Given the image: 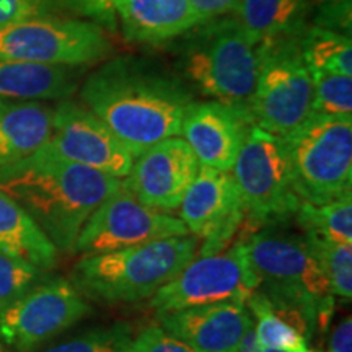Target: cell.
Segmentation results:
<instances>
[{
	"mask_svg": "<svg viewBox=\"0 0 352 352\" xmlns=\"http://www.w3.org/2000/svg\"><path fill=\"white\" fill-rule=\"evenodd\" d=\"M82 100L134 158L178 138L184 113L195 103L182 80L132 57H118L95 70L83 83Z\"/></svg>",
	"mask_w": 352,
	"mask_h": 352,
	"instance_id": "obj_1",
	"label": "cell"
},
{
	"mask_svg": "<svg viewBox=\"0 0 352 352\" xmlns=\"http://www.w3.org/2000/svg\"><path fill=\"white\" fill-rule=\"evenodd\" d=\"M121 183L56 155L46 145L0 173V191L28 212L57 252H72L87 219Z\"/></svg>",
	"mask_w": 352,
	"mask_h": 352,
	"instance_id": "obj_2",
	"label": "cell"
},
{
	"mask_svg": "<svg viewBox=\"0 0 352 352\" xmlns=\"http://www.w3.org/2000/svg\"><path fill=\"white\" fill-rule=\"evenodd\" d=\"M197 252L199 240L188 233L85 256L74 271V285L80 294L101 302H139L155 296Z\"/></svg>",
	"mask_w": 352,
	"mask_h": 352,
	"instance_id": "obj_3",
	"label": "cell"
},
{
	"mask_svg": "<svg viewBox=\"0 0 352 352\" xmlns=\"http://www.w3.org/2000/svg\"><path fill=\"white\" fill-rule=\"evenodd\" d=\"M243 240L259 279L258 290L272 305L302 314L314 329L327 328L334 310V296L305 236L261 232Z\"/></svg>",
	"mask_w": 352,
	"mask_h": 352,
	"instance_id": "obj_4",
	"label": "cell"
},
{
	"mask_svg": "<svg viewBox=\"0 0 352 352\" xmlns=\"http://www.w3.org/2000/svg\"><path fill=\"white\" fill-rule=\"evenodd\" d=\"M201 25L183 51L184 74L202 94L235 109L252 124L259 44L250 41L235 19H215Z\"/></svg>",
	"mask_w": 352,
	"mask_h": 352,
	"instance_id": "obj_5",
	"label": "cell"
},
{
	"mask_svg": "<svg viewBox=\"0 0 352 352\" xmlns=\"http://www.w3.org/2000/svg\"><path fill=\"white\" fill-rule=\"evenodd\" d=\"M297 196L321 206L351 195L352 118L314 114L284 135Z\"/></svg>",
	"mask_w": 352,
	"mask_h": 352,
	"instance_id": "obj_6",
	"label": "cell"
},
{
	"mask_svg": "<svg viewBox=\"0 0 352 352\" xmlns=\"http://www.w3.org/2000/svg\"><path fill=\"white\" fill-rule=\"evenodd\" d=\"M298 38L259 44L252 124L279 138L292 132L311 114L314 85Z\"/></svg>",
	"mask_w": 352,
	"mask_h": 352,
	"instance_id": "obj_7",
	"label": "cell"
},
{
	"mask_svg": "<svg viewBox=\"0 0 352 352\" xmlns=\"http://www.w3.org/2000/svg\"><path fill=\"white\" fill-rule=\"evenodd\" d=\"M232 175L243 201L245 223L258 227L296 215L302 199L294 189L283 138L250 126Z\"/></svg>",
	"mask_w": 352,
	"mask_h": 352,
	"instance_id": "obj_8",
	"label": "cell"
},
{
	"mask_svg": "<svg viewBox=\"0 0 352 352\" xmlns=\"http://www.w3.org/2000/svg\"><path fill=\"white\" fill-rule=\"evenodd\" d=\"M111 52L104 30L91 21L46 15L0 26V60L82 65Z\"/></svg>",
	"mask_w": 352,
	"mask_h": 352,
	"instance_id": "obj_9",
	"label": "cell"
},
{
	"mask_svg": "<svg viewBox=\"0 0 352 352\" xmlns=\"http://www.w3.org/2000/svg\"><path fill=\"white\" fill-rule=\"evenodd\" d=\"M258 287L245 240L239 239L230 248L192 259L151 297V307L158 316L212 303H246Z\"/></svg>",
	"mask_w": 352,
	"mask_h": 352,
	"instance_id": "obj_10",
	"label": "cell"
},
{
	"mask_svg": "<svg viewBox=\"0 0 352 352\" xmlns=\"http://www.w3.org/2000/svg\"><path fill=\"white\" fill-rule=\"evenodd\" d=\"M188 233L182 219L144 206L122 182L87 219L72 252L94 256Z\"/></svg>",
	"mask_w": 352,
	"mask_h": 352,
	"instance_id": "obj_11",
	"label": "cell"
},
{
	"mask_svg": "<svg viewBox=\"0 0 352 352\" xmlns=\"http://www.w3.org/2000/svg\"><path fill=\"white\" fill-rule=\"evenodd\" d=\"M90 311V305L72 283L50 280L0 310V340L21 352L33 351Z\"/></svg>",
	"mask_w": 352,
	"mask_h": 352,
	"instance_id": "obj_12",
	"label": "cell"
},
{
	"mask_svg": "<svg viewBox=\"0 0 352 352\" xmlns=\"http://www.w3.org/2000/svg\"><path fill=\"white\" fill-rule=\"evenodd\" d=\"M179 219L202 240L201 256L226 250L245 223V208L232 171L201 166L179 204Z\"/></svg>",
	"mask_w": 352,
	"mask_h": 352,
	"instance_id": "obj_13",
	"label": "cell"
},
{
	"mask_svg": "<svg viewBox=\"0 0 352 352\" xmlns=\"http://www.w3.org/2000/svg\"><path fill=\"white\" fill-rule=\"evenodd\" d=\"M44 145L65 160L120 179L134 164L132 153L98 116L70 101L52 109L51 135Z\"/></svg>",
	"mask_w": 352,
	"mask_h": 352,
	"instance_id": "obj_14",
	"label": "cell"
},
{
	"mask_svg": "<svg viewBox=\"0 0 352 352\" xmlns=\"http://www.w3.org/2000/svg\"><path fill=\"white\" fill-rule=\"evenodd\" d=\"M135 158L124 179L132 195L158 212L178 210L199 170V162L186 140L165 139Z\"/></svg>",
	"mask_w": 352,
	"mask_h": 352,
	"instance_id": "obj_15",
	"label": "cell"
},
{
	"mask_svg": "<svg viewBox=\"0 0 352 352\" xmlns=\"http://www.w3.org/2000/svg\"><path fill=\"white\" fill-rule=\"evenodd\" d=\"M160 327L197 352H236L252 324L246 303L222 302L158 315Z\"/></svg>",
	"mask_w": 352,
	"mask_h": 352,
	"instance_id": "obj_16",
	"label": "cell"
},
{
	"mask_svg": "<svg viewBox=\"0 0 352 352\" xmlns=\"http://www.w3.org/2000/svg\"><path fill=\"white\" fill-rule=\"evenodd\" d=\"M250 126L240 113L217 101L191 103L182 134L201 166L232 171Z\"/></svg>",
	"mask_w": 352,
	"mask_h": 352,
	"instance_id": "obj_17",
	"label": "cell"
},
{
	"mask_svg": "<svg viewBox=\"0 0 352 352\" xmlns=\"http://www.w3.org/2000/svg\"><path fill=\"white\" fill-rule=\"evenodd\" d=\"M116 19L127 41L162 44L201 25L191 0H118Z\"/></svg>",
	"mask_w": 352,
	"mask_h": 352,
	"instance_id": "obj_18",
	"label": "cell"
},
{
	"mask_svg": "<svg viewBox=\"0 0 352 352\" xmlns=\"http://www.w3.org/2000/svg\"><path fill=\"white\" fill-rule=\"evenodd\" d=\"M51 127L52 109L39 101L0 100V173L36 153Z\"/></svg>",
	"mask_w": 352,
	"mask_h": 352,
	"instance_id": "obj_19",
	"label": "cell"
},
{
	"mask_svg": "<svg viewBox=\"0 0 352 352\" xmlns=\"http://www.w3.org/2000/svg\"><path fill=\"white\" fill-rule=\"evenodd\" d=\"M76 87L77 72L72 65L0 60V100H63Z\"/></svg>",
	"mask_w": 352,
	"mask_h": 352,
	"instance_id": "obj_20",
	"label": "cell"
},
{
	"mask_svg": "<svg viewBox=\"0 0 352 352\" xmlns=\"http://www.w3.org/2000/svg\"><path fill=\"white\" fill-rule=\"evenodd\" d=\"M307 0H240L235 20L253 44L298 38L305 32Z\"/></svg>",
	"mask_w": 352,
	"mask_h": 352,
	"instance_id": "obj_21",
	"label": "cell"
},
{
	"mask_svg": "<svg viewBox=\"0 0 352 352\" xmlns=\"http://www.w3.org/2000/svg\"><path fill=\"white\" fill-rule=\"evenodd\" d=\"M0 253L10 254L34 267L50 270L57 261V248L28 212L0 191Z\"/></svg>",
	"mask_w": 352,
	"mask_h": 352,
	"instance_id": "obj_22",
	"label": "cell"
},
{
	"mask_svg": "<svg viewBox=\"0 0 352 352\" xmlns=\"http://www.w3.org/2000/svg\"><path fill=\"white\" fill-rule=\"evenodd\" d=\"M308 70L352 76V43L344 33L324 26H311L298 38Z\"/></svg>",
	"mask_w": 352,
	"mask_h": 352,
	"instance_id": "obj_23",
	"label": "cell"
},
{
	"mask_svg": "<svg viewBox=\"0 0 352 352\" xmlns=\"http://www.w3.org/2000/svg\"><path fill=\"white\" fill-rule=\"evenodd\" d=\"M296 219L305 235L320 236L338 243H352L351 195L321 206L302 201L296 212Z\"/></svg>",
	"mask_w": 352,
	"mask_h": 352,
	"instance_id": "obj_24",
	"label": "cell"
},
{
	"mask_svg": "<svg viewBox=\"0 0 352 352\" xmlns=\"http://www.w3.org/2000/svg\"><path fill=\"white\" fill-rule=\"evenodd\" d=\"M250 314L256 318L254 333H256L258 344L261 349H277L287 352H308V341L290 327L283 316L276 314L270 302L261 290H254L246 300Z\"/></svg>",
	"mask_w": 352,
	"mask_h": 352,
	"instance_id": "obj_25",
	"label": "cell"
},
{
	"mask_svg": "<svg viewBox=\"0 0 352 352\" xmlns=\"http://www.w3.org/2000/svg\"><path fill=\"white\" fill-rule=\"evenodd\" d=\"M315 258L328 279L333 296L346 300L352 297V243H338L320 236L305 235Z\"/></svg>",
	"mask_w": 352,
	"mask_h": 352,
	"instance_id": "obj_26",
	"label": "cell"
},
{
	"mask_svg": "<svg viewBox=\"0 0 352 352\" xmlns=\"http://www.w3.org/2000/svg\"><path fill=\"white\" fill-rule=\"evenodd\" d=\"M314 100L311 113L324 116H351L352 77L342 74L310 70Z\"/></svg>",
	"mask_w": 352,
	"mask_h": 352,
	"instance_id": "obj_27",
	"label": "cell"
},
{
	"mask_svg": "<svg viewBox=\"0 0 352 352\" xmlns=\"http://www.w3.org/2000/svg\"><path fill=\"white\" fill-rule=\"evenodd\" d=\"M132 341L126 324L94 329L44 352H126Z\"/></svg>",
	"mask_w": 352,
	"mask_h": 352,
	"instance_id": "obj_28",
	"label": "cell"
},
{
	"mask_svg": "<svg viewBox=\"0 0 352 352\" xmlns=\"http://www.w3.org/2000/svg\"><path fill=\"white\" fill-rule=\"evenodd\" d=\"M38 277L39 270L33 264L0 253V310L28 292Z\"/></svg>",
	"mask_w": 352,
	"mask_h": 352,
	"instance_id": "obj_29",
	"label": "cell"
},
{
	"mask_svg": "<svg viewBox=\"0 0 352 352\" xmlns=\"http://www.w3.org/2000/svg\"><path fill=\"white\" fill-rule=\"evenodd\" d=\"M126 352H197L191 346L165 331L162 327H151L132 338Z\"/></svg>",
	"mask_w": 352,
	"mask_h": 352,
	"instance_id": "obj_30",
	"label": "cell"
},
{
	"mask_svg": "<svg viewBox=\"0 0 352 352\" xmlns=\"http://www.w3.org/2000/svg\"><path fill=\"white\" fill-rule=\"evenodd\" d=\"M69 10L107 30H116L118 0H59Z\"/></svg>",
	"mask_w": 352,
	"mask_h": 352,
	"instance_id": "obj_31",
	"label": "cell"
},
{
	"mask_svg": "<svg viewBox=\"0 0 352 352\" xmlns=\"http://www.w3.org/2000/svg\"><path fill=\"white\" fill-rule=\"evenodd\" d=\"M50 0H0V26L50 15Z\"/></svg>",
	"mask_w": 352,
	"mask_h": 352,
	"instance_id": "obj_32",
	"label": "cell"
},
{
	"mask_svg": "<svg viewBox=\"0 0 352 352\" xmlns=\"http://www.w3.org/2000/svg\"><path fill=\"white\" fill-rule=\"evenodd\" d=\"M239 2L240 0H191L201 23L220 19V16L233 12Z\"/></svg>",
	"mask_w": 352,
	"mask_h": 352,
	"instance_id": "obj_33",
	"label": "cell"
},
{
	"mask_svg": "<svg viewBox=\"0 0 352 352\" xmlns=\"http://www.w3.org/2000/svg\"><path fill=\"white\" fill-rule=\"evenodd\" d=\"M328 352H352V320L346 316L333 331Z\"/></svg>",
	"mask_w": 352,
	"mask_h": 352,
	"instance_id": "obj_34",
	"label": "cell"
},
{
	"mask_svg": "<svg viewBox=\"0 0 352 352\" xmlns=\"http://www.w3.org/2000/svg\"><path fill=\"white\" fill-rule=\"evenodd\" d=\"M259 352H287V351H277V349H259ZM308 352H318V351L310 349Z\"/></svg>",
	"mask_w": 352,
	"mask_h": 352,
	"instance_id": "obj_35",
	"label": "cell"
},
{
	"mask_svg": "<svg viewBox=\"0 0 352 352\" xmlns=\"http://www.w3.org/2000/svg\"><path fill=\"white\" fill-rule=\"evenodd\" d=\"M0 352H7V349H6V346H3V341L0 340Z\"/></svg>",
	"mask_w": 352,
	"mask_h": 352,
	"instance_id": "obj_36",
	"label": "cell"
}]
</instances>
